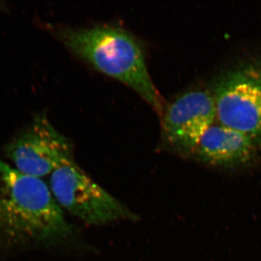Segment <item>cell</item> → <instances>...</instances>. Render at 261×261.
<instances>
[{
	"instance_id": "1",
	"label": "cell",
	"mask_w": 261,
	"mask_h": 261,
	"mask_svg": "<svg viewBox=\"0 0 261 261\" xmlns=\"http://www.w3.org/2000/svg\"><path fill=\"white\" fill-rule=\"evenodd\" d=\"M72 233L45 182L0 159V244L59 243Z\"/></svg>"
},
{
	"instance_id": "2",
	"label": "cell",
	"mask_w": 261,
	"mask_h": 261,
	"mask_svg": "<svg viewBox=\"0 0 261 261\" xmlns=\"http://www.w3.org/2000/svg\"><path fill=\"white\" fill-rule=\"evenodd\" d=\"M57 35L72 53L99 71L133 89L162 116L164 101L156 88L139 41L113 25L62 27Z\"/></svg>"
},
{
	"instance_id": "3",
	"label": "cell",
	"mask_w": 261,
	"mask_h": 261,
	"mask_svg": "<svg viewBox=\"0 0 261 261\" xmlns=\"http://www.w3.org/2000/svg\"><path fill=\"white\" fill-rule=\"evenodd\" d=\"M49 184L58 205L86 224L135 219L128 207L89 178L73 161L55 170Z\"/></svg>"
},
{
	"instance_id": "4",
	"label": "cell",
	"mask_w": 261,
	"mask_h": 261,
	"mask_svg": "<svg viewBox=\"0 0 261 261\" xmlns=\"http://www.w3.org/2000/svg\"><path fill=\"white\" fill-rule=\"evenodd\" d=\"M220 124L255 140L261 137V66L250 65L228 73L214 97Z\"/></svg>"
},
{
	"instance_id": "5",
	"label": "cell",
	"mask_w": 261,
	"mask_h": 261,
	"mask_svg": "<svg viewBox=\"0 0 261 261\" xmlns=\"http://www.w3.org/2000/svg\"><path fill=\"white\" fill-rule=\"evenodd\" d=\"M8 157L20 172L40 178L72 160L70 140L44 116H38L6 147Z\"/></svg>"
},
{
	"instance_id": "6",
	"label": "cell",
	"mask_w": 261,
	"mask_h": 261,
	"mask_svg": "<svg viewBox=\"0 0 261 261\" xmlns=\"http://www.w3.org/2000/svg\"><path fill=\"white\" fill-rule=\"evenodd\" d=\"M161 117L163 145L174 152L191 155L216 118L214 97L205 91H190L165 108Z\"/></svg>"
},
{
	"instance_id": "7",
	"label": "cell",
	"mask_w": 261,
	"mask_h": 261,
	"mask_svg": "<svg viewBox=\"0 0 261 261\" xmlns=\"http://www.w3.org/2000/svg\"><path fill=\"white\" fill-rule=\"evenodd\" d=\"M255 141L243 132L213 124L201 137L191 156L213 166H238L253 157Z\"/></svg>"
}]
</instances>
